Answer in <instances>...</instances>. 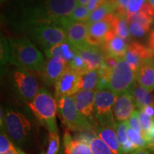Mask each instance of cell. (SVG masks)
I'll return each instance as SVG.
<instances>
[{
	"mask_svg": "<svg viewBox=\"0 0 154 154\" xmlns=\"http://www.w3.org/2000/svg\"><path fill=\"white\" fill-rule=\"evenodd\" d=\"M9 61L19 68L40 73L46 65L41 51L25 37L14 38L9 42Z\"/></svg>",
	"mask_w": 154,
	"mask_h": 154,
	"instance_id": "obj_1",
	"label": "cell"
},
{
	"mask_svg": "<svg viewBox=\"0 0 154 154\" xmlns=\"http://www.w3.org/2000/svg\"><path fill=\"white\" fill-rule=\"evenodd\" d=\"M34 116L49 133H58L57 124V101L45 88H40L34 99L29 103Z\"/></svg>",
	"mask_w": 154,
	"mask_h": 154,
	"instance_id": "obj_2",
	"label": "cell"
},
{
	"mask_svg": "<svg viewBox=\"0 0 154 154\" xmlns=\"http://www.w3.org/2000/svg\"><path fill=\"white\" fill-rule=\"evenodd\" d=\"M2 126L7 136L18 146L26 144L33 134L31 121L24 113L16 111L7 110Z\"/></svg>",
	"mask_w": 154,
	"mask_h": 154,
	"instance_id": "obj_3",
	"label": "cell"
},
{
	"mask_svg": "<svg viewBox=\"0 0 154 154\" xmlns=\"http://www.w3.org/2000/svg\"><path fill=\"white\" fill-rule=\"evenodd\" d=\"M57 101L58 114L67 129L77 132L94 129V126L79 112L72 96H63Z\"/></svg>",
	"mask_w": 154,
	"mask_h": 154,
	"instance_id": "obj_4",
	"label": "cell"
},
{
	"mask_svg": "<svg viewBox=\"0 0 154 154\" xmlns=\"http://www.w3.org/2000/svg\"><path fill=\"white\" fill-rule=\"evenodd\" d=\"M32 37L44 49L67 42L66 30L58 24L47 22L34 24L29 30Z\"/></svg>",
	"mask_w": 154,
	"mask_h": 154,
	"instance_id": "obj_5",
	"label": "cell"
},
{
	"mask_svg": "<svg viewBox=\"0 0 154 154\" xmlns=\"http://www.w3.org/2000/svg\"><path fill=\"white\" fill-rule=\"evenodd\" d=\"M117 96L109 88L96 90L94 109L96 120L99 125L116 127L113 106Z\"/></svg>",
	"mask_w": 154,
	"mask_h": 154,
	"instance_id": "obj_6",
	"label": "cell"
},
{
	"mask_svg": "<svg viewBox=\"0 0 154 154\" xmlns=\"http://www.w3.org/2000/svg\"><path fill=\"white\" fill-rule=\"evenodd\" d=\"M136 73L126 61L119 59L112 70L109 88L116 95L130 92L136 84Z\"/></svg>",
	"mask_w": 154,
	"mask_h": 154,
	"instance_id": "obj_7",
	"label": "cell"
},
{
	"mask_svg": "<svg viewBox=\"0 0 154 154\" xmlns=\"http://www.w3.org/2000/svg\"><path fill=\"white\" fill-rule=\"evenodd\" d=\"M12 81L15 90L24 101L29 103L39 91L36 76L27 69L19 68L12 72Z\"/></svg>",
	"mask_w": 154,
	"mask_h": 154,
	"instance_id": "obj_8",
	"label": "cell"
},
{
	"mask_svg": "<svg viewBox=\"0 0 154 154\" xmlns=\"http://www.w3.org/2000/svg\"><path fill=\"white\" fill-rule=\"evenodd\" d=\"M78 5L77 0H45L43 19L59 24L61 20L71 16Z\"/></svg>",
	"mask_w": 154,
	"mask_h": 154,
	"instance_id": "obj_9",
	"label": "cell"
},
{
	"mask_svg": "<svg viewBox=\"0 0 154 154\" xmlns=\"http://www.w3.org/2000/svg\"><path fill=\"white\" fill-rule=\"evenodd\" d=\"M80 74L67 66L54 84L56 99L63 96H72L79 91Z\"/></svg>",
	"mask_w": 154,
	"mask_h": 154,
	"instance_id": "obj_10",
	"label": "cell"
},
{
	"mask_svg": "<svg viewBox=\"0 0 154 154\" xmlns=\"http://www.w3.org/2000/svg\"><path fill=\"white\" fill-rule=\"evenodd\" d=\"M96 93V90L95 91L79 90L72 96L79 112L94 126V128L99 124L96 120L95 109H94Z\"/></svg>",
	"mask_w": 154,
	"mask_h": 154,
	"instance_id": "obj_11",
	"label": "cell"
},
{
	"mask_svg": "<svg viewBox=\"0 0 154 154\" xmlns=\"http://www.w3.org/2000/svg\"><path fill=\"white\" fill-rule=\"evenodd\" d=\"M66 30L67 42L75 49L87 44L88 25L86 22H71L68 18L65 19L61 24Z\"/></svg>",
	"mask_w": 154,
	"mask_h": 154,
	"instance_id": "obj_12",
	"label": "cell"
},
{
	"mask_svg": "<svg viewBox=\"0 0 154 154\" xmlns=\"http://www.w3.org/2000/svg\"><path fill=\"white\" fill-rule=\"evenodd\" d=\"M153 51L149 47L137 42H133L128 44L124 59L136 72L142 63L148 59H153Z\"/></svg>",
	"mask_w": 154,
	"mask_h": 154,
	"instance_id": "obj_13",
	"label": "cell"
},
{
	"mask_svg": "<svg viewBox=\"0 0 154 154\" xmlns=\"http://www.w3.org/2000/svg\"><path fill=\"white\" fill-rule=\"evenodd\" d=\"M114 16L113 14L107 15L103 20L88 25V32L86 42L94 47H101L105 42L106 36L111 29L110 23Z\"/></svg>",
	"mask_w": 154,
	"mask_h": 154,
	"instance_id": "obj_14",
	"label": "cell"
},
{
	"mask_svg": "<svg viewBox=\"0 0 154 154\" xmlns=\"http://www.w3.org/2000/svg\"><path fill=\"white\" fill-rule=\"evenodd\" d=\"M75 49L84 61L88 71L98 69L103 62L106 54L101 47H94L86 44Z\"/></svg>",
	"mask_w": 154,
	"mask_h": 154,
	"instance_id": "obj_15",
	"label": "cell"
},
{
	"mask_svg": "<svg viewBox=\"0 0 154 154\" xmlns=\"http://www.w3.org/2000/svg\"><path fill=\"white\" fill-rule=\"evenodd\" d=\"M136 104L134 98L130 92L121 94L117 96L114 106L113 116L116 122L127 121L135 111Z\"/></svg>",
	"mask_w": 154,
	"mask_h": 154,
	"instance_id": "obj_16",
	"label": "cell"
},
{
	"mask_svg": "<svg viewBox=\"0 0 154 154\" xmlns=\"http://www.w3.org/2000/svg\"><path fill=\"white\" fill-rule=\"evenodd\" d=\"M68 66V63L59 57L49 58L43 71L42 77L44 82L48 85L55 84L58 79L60 77Z\"/></svg>",
	"mask_w": 154,
	"mask_h": 154,
	"instance_id": "obj_17",
	"label": "cell"
},
{
	"mask_svg": "<svg viewBox=\"0 0 154 154\" xmlns=\"http://www.w3.org/2000/svg\"><path fill=\"white\" fill-rule=\"evenodd\" d=\"M95 134L103 140L113 154H123L121 147L117 137L116 127L101 126L98 124L94 128Z\"/></svg>",
	"mask_w": 154,
	"mask_h": 154,
	"instance_id": "obj_18",
	"label": "cell"
},
{
	"mask_svg": "<svg viewBox=\"0 0 154 154\" xmlns=\"http://www.w3.org/2000/svg\"><path fill=\"white\" fill-rule=\"evenodd\" d=\"M136 74L140 86L150 91L154 90V59H148L142 63Z\"/></svg>",
	"mask_w": 154,
	"mask_h": 154,
	"instance_id": "obj_19",
	"label": "cell"
},
{
	"mask_svg": "<svg viewBox=\"0 0 154 154\" xmlns=\"http://www.w3.org/2000/svg\"><path fill=\"white\" fill-rule=\"evenodd\" d=\"M128 46L126 40L116 34L109 41L105 42L101 48L106 55H110L118 59H122L126 54Z\"/></svg>",
	"mask_w": 154,
	"mask_h": 154,
	"instance_id": "obj_20",
	"label": "cell"
},
{
	"mask_svg": "<svg viewBox=\"0 0 154 154\" xmlns=\"http://www.w3.org/2000/svg\"><path fill=\"white\" fill-rule=\"evenodd\" d=\"M134 98L136 106L138 110H141L146 106H151L154 108V96L151 91L142 87L138 83L136 82L135 85L130 91Z\"/></svg>",
	"mask_w": 154,
	"mask_h": 154,
	"instance_id": "obj_21",
	"label": "cell"
},
{
	"mask_svg": "<svg viewBox=\"0 0 154 154\" xmlns=\"http://www.w3.org/2000/svg\"><path fill=\"white\" fill-rule=\"evenodd\" d=\"M45 54L47 59L54 57H59L64 59L69 63L76 54V51L75 48L69 42H64L62 44H57L46 49Z\"/></svg>",
	"mask_w": 154,
	"mask_h": 154,
	"instance_id": "obj_22",
	"label": "cell"
},
{
	"mask_svg": "<svg viewBox=\"0 0 154 154\" xmlns=\"http://www.w3.org/2000/svg\"><path fill=\"white\" fill-rule=\"evenodd\" d=\"M63 148L65 154H93L87 144L73 139L68 130L63 135Z\"/></svg>",
	"mask_w": 154,
	"mask_h": 154,
	"instance_id": "obj_23",
	"label": "cell"
},
{
	"mask_svg": "<svg viewBox=\"0 0 154 154\" xmlns=\"http://www.w3.org/2000/svg\"><path fill=\"white\" fill-rule=\"evenodd\" d=\"M116 0H108L106 2L91 11L87 21L88 25L103 20L107 15L116 12Z\"/></svg>",
	"mask_w": 154,
	"mask_h": 154,
	"instance_id": "obj_24",
	"label": "cell"
},
{
	"mask_svg": "<svg viewBox=\"0 0 154 154\" xmlns=\"http://www.w3.org/2000/svg\"><path fill=\"white\" fill-rule=\"evenodd\" d=\"M99 84V72L97 69L90 70L80 74V90L95 91Z\"/></svg>",
	"mask_w": 154,
	"mask_h": 154,
	"instance_id": "obj_25",
	"label": "cell"
},
{
	"mask_svg": "<svg viewBox=\"0 0 154 154\" xmlns=\"http://www.w3.org/2000/svg\"><path fill=\"white\" fill-rule=\"evenodd\" d=\"M110 24L111 29L114 31L116 35L125 40L128 39L130 35V32L129 29L128 28L126 17L120 16L115 13Z\"/></svg>",
	"mask_w": 154,
	"mask_h": 154,
	"instance_id": "obj_26",
	"label": "cell"
},
{
	"mask_svg": "<svg viewBox=\"0 0 154 154\" xmlns=\"http://www.w3.org/2000/svg\"><path fill=\"white\" fill-rule=\"evenodd\" d=\"M91 11L86 6L78 5L74 9L68 20L71 22H87Z\"/></svg>",
	"mask_w": 154,
	"mask_h": 154,
	"instance_id": "obj_27",
	"label": "cell"
},
{
	"mask_svg": "<svg viewBox=\"0 0 154 154\" xmlns=\"http://www.w3.org/2000/svg\"><path fill=\"white\" fill-rule=\"evenodd\" d=\"M93 154H113L109 146L99 137L94 136L89 144Z\"/></svg>",
	"mask_w": 154,
	"mask_h": 154,
	"instance_id": "obj_28",
	"label": "cell"
},
{
	"mask_svg": "<svg viewBox=\"0 0 154 154\" xmlns=\"http://www.w3.org/2000/svg\"><path fill=\"white\" fill-rule=\"evenodd\" d=\"M127 136L131 140L138 146V149H147L148 143L146 140L142 137L141 134L137 131L134 130L131 127H130L127 124Z\"/></svg>",
	"mask_w": 154,
	"mask_h": 154,
	"instance_id": "obj_29",
	"label": "cell"
},
{
	"mask_svg": "<svg viewBox=\"0 0 154 154\" xmlns=\"http://www.w3.org/2000/svg\"><path fill=\"white\" fill-rule=\"evenodd\" d=\"M126 20L128 23L131 22H136L138 24H142L143 26L146 27L150 29L151 28V24L153 21V18H151L145 13H143L142 11H139L138 12L136 13L132 16L127 17Z\"/></svg>",
	"mask_w": 154,
	"mask_h": 154,
	"instance_id": "obj_30",
	"label": "cell"
},
{
	"mask_svg": "<svg viewBox=\"0 0 154 154\" xmlns=\"http://www.w3.org/2000/svg\"><path fill=\"white\" fill-rule=\"evenodd\" d=\"M60 149V138L58 133H49V143L46 154H58Z\"/></svg>",
	"mask_w": 154,
	"mask_h": 154,
	"instance_id": "obj_31",
	"label": "cell"
},
{
	"mask_svg": "<svg viewBox=\"0 0 154 154\" xmlns=\"http://www.w3.org/2000/svg\"><path fill=\"white\" fill-rule=\"evenodd\" d=\"M68 66L79 74H83L88 71L87 66L84 61L77 53L73 58L72 60L68 63Z\"/></svg>",
	"mask_w": 154,
	"mask_h": 154,
	"instance_id": "obj_32",
	"label": "cell"
},
{
	"mask_svg": "<svg viewBox=\"0 0 154 154\" xmlns=\"http://www.w3.org/2000/svg\"><path fill=\"white\" fill-rule=\"evenodd\" d=\"M16 146L12 143L11 140L7 136V134L3 129H1L0 135V154H4L7 152L16 149Z\"/></svg>",
	"mask_w": 154,
	"mask_h": 154,
	"instance_id": "obj_33",
	"label": "cell"
},
{
	"mask_svg": "<svg viewBox=\"0 0 154 154\" xmlns=\"http://www.w3.org/2000/svg\"><path fill=\"white\" fill-rule=\"evenodd\" d=\"M126 129V121H124V122H119L116 123V131L117 137H118V140L121 145V147L122 146H124L129 140L128 136H127Z\"/></svg>",
	"mask_w": 154,
	"mask_h": 154,
	"instance_id": "obj_34",
	"label": "cell"
},
{
	"mask_svg": "<svg viewBox=\"0 0 154 154\" xmlns=\"http://www.w3.org/2000/svg\"><path fill=\"white\" fill-rule=\"evenodd\" d=\"M138 117H139L140 125H141L142 129H143V138L146 133L149 131L151 128V127L153 126V125L154 124V118H152V117L146 114V113L141 110H138Z\"/></svg>",
	"mask_w": 154,
	"mask_h": 154,
	"instance_id": "obj_35",
	"label": "cell"
},
{
	"mask_svg": "<svg viewBox=\"0 0 154 154\" xmlns=\"http://www.w3.org/2000/svg\"><path fill=\"white\" fill-rule=\"evenodd\" d=\"M128 24L130 34L135 37H142L150 30V29L138 23L131 22Z\"/></svg>",
	"mask_w": 154,
	"mask_h": 154,
	"instance_id": "obj_36",
	"label": "cell"
},
{
	"mask_svg": "<svg viewBox=\"0 0 154 154\" xmlns=\"http://www.w3.org/2000/svg\"><path fill=\"white\" fill-rule=\"evenodd\" d=\"M127 124L130 127H131L132 128H134V130L137 131L138 132H139L141 134L142 137H143V131L142 129L141 125H140V121H139V117H138V111L135 110L134 113H132V115L131 116V117L128 119V120L126 121Z\"/></svg>",
	"mask_w": 154,
	"mask_h": 154,
	"instance_id": "obj_37",
	"label": "cell"
},
{
	"mask_svg": "<svg viewBox=\"0 0 154 154\" xmlns=\"http://www.w3.org/2000/svg\"><path fill=\"white\" fill-rule=\"evenodd\" d=\"M145 2L146 0H129L126 17L132 16L138 12Z\"/></svg>",
	"mask_w": 154,
	"mask_h": 154,
	"instance_id": "obj_38",
	"label": "cell"
},
{
	"mask_svg": "<svg viewBox=\"0 0 154 154\" xmlns=\"http://www.w3.org/2000/svg\"><path fill=\"white\" fill-rule=\"evenodd\" d=\"M129 0H116V14L126 17Z\"/></svg>",
	"mask_w": 154,
	"mask_h": 154,
	"instance_id": "obj_39",
	"label": "cell"
},
{
	"mask_svg": "<svg viewBox=\"0 0 154 154\" xmlns=\"http://www.w3.org/2000/svg\"><path fill=\"white\" fill-rule=\"evenodd\" d=\"M137 149H138V146L130 139L124 146H121V151H122L123 154H128Z\"/></svg>",
	"mask_w": 154,
	"mask_h": 154,
	"instance_id": "obj_40",
	"label": "cell"
},
{
	"mask_svg": "<svg viewBox=\"0 0 154 154\" xmlns=\"http://www.w3.org/2000/svg\"><path fill=\"white\" fill-rule=\"evenodd\" d=\"M119 59L116 57H113L110 55H106L103 59V63L108 68L113 70V68L116 66V65L118 63Z\"/></svg>",
	"mask_w": 154,
	"mask_h": 154,
	"instance_id": "obj_41",
	"label": "cell"
},
{
	"mask_svg": "<svg viewBox=\"0 0 154 154\" xmlns=\"http://www.w3.org/2000/svg\"><path fill=\"white\" fill-rule=\"evenodd\" d=\"M103 4L104 3L102 2L101 0H91L89 4L88 5L87 7L91 12V11L95 10L96 9H97L98 7L103 5Z\"/></svg>",
	"mask_w": 154,
	"mask_h": 154,
	"instance_id": "obj_42",
	"label": "cell"
},
{
	"mask_svg": "<svg viewBox=\"0 0 154 154\" xmlns=\"http://www.w3.org/2000/svg\"><path fill=\"white\" fill-rule=\"evenodd\" d=\"M143 138L146 140L147 143H149L151 140H154V124L153 125V126L151 127V129L145 134Z\"/></svg>",
	"mask_w": 154,
	"mask_h": 154,
	"instance_id": "obj_43",
	"label": "cell"
},
{
	"mask_svg": "<svg viewBox=\"0 0 154 154\" xmlns=\"http://www.w3.org/2000/svg\"><path fill=\"white\" fill-rule=\"evenodd\" d=\"M141 111H143L146 114H147L149 116L154 118V108L151 106H146L143 107L141 109Z\"/></svg>",
	"mask_w": 154,
	"mask_h": 154,
	"instance_id": "obj_44",
	"label": "cell"
},
{
	"mask_svg": "<svg viewBox=\"0 0 154 154\" xmlns=\"http://www.w3.org/2000/svg\"><path fill=\"white\" fill-rule=\"evenodd\" d=\"M149 47L153 51L154 54V30L150 34L149 38Z\"/></svg>",
	"mask_w": 154,
	"mask_h": 154,
	"instance_id": "obj_45",
	"label": "cell"
},
{
	"mask_svg": "<svg viewBox=\"0 0 154 154\" xmlns=\"http://www.w3.org/2000/svg\"><path fill=\"white\" fill-rule=\"evenodd\" d=\"M128 154H150V151L147 149H137Z\"/></svg>",
	"mask_w": 154,
	"mask_h": 154,
	"instance_id": "obj_46",
	"label": "cell"
},
{
	"mask_svg": "<svg viewBox=\"0 0 154 154\" xmlns=\"http://www.w3.org/2000/svg\"><path fill=\"white\" fill-rule=\"evenodd\" d=\"M90 1H91V0H77L79 5L86 6V7H87L88 4H89Z\"/></svg>",
	"mask_w": 154,
	"mask_h": 154,
	"instance_id": "obj_47",
	"label": "cell"
},
{
	"mask_svg": "<svg viewBox=\"0 0 154 154\" xmlns=\"http://www.w3.org/2000/svg\"><path fill=\"white\" fill-rule=\"evenodd\" d=\"M147 2L154 8V0H147Z\"/></svg>",
	"mask_w": 154,
	"mask_h": 154,
	"instance_id": "obj_48",
	"label": "cell"
},
{
	"mask_svg": "<svg viewBox=\"0 0 154 154\" xmlns=\"http://www.w3.org/2000/svg\"><path fill=\"white\" fill-rule=\"evenodd\" d=\"M101 1L103 3H106V2L108 1V0H101Z\"/></svg>",
	"mask_w": 154,
	"mask_h": 154,
	"instance_id": "obj_49",
	"label": "cell"
},
{
	"mask_svg": "<svg viewBox=\"0 0 154 154\" xmlns=\"http://www.w3.org/2000/svg\"><path fill=\"white\" fill-rule=\"evenodd\" d=\"M1 1H3V0H1Z\"/></svg>",
	"mask_w": 154,
	"mask_h": 154,
	"instance_id": "obj_50",
	"label": "cell"
}]
</instances>
